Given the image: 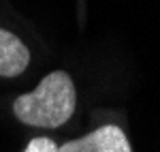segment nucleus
I'll return each mask as SVG.
<instances>
[{
    "mask_svg": "<svg viewBox=\"0 0 160 152\" xmlns=\"http://www.w3.org/2000/svg\"><path fill=\"white\" fill-rule=\"evenodd\" d=\"M75 86L68 73L53 71L37 86V90L19 94L13 103L15 116L30 127H62L75 112Z\"/></svg>",
    "mask_w": 160,
    "mask_h": 152,
    "instance_id": "1",
    "label": "nucleus"
},
{
    "mask_svg": "<svg viewBox=\"0 0 160 152\" xmlns=\"http://www.w3.org/2000/svg\"><path fill=\"white\" fill-rule=\"evenodd\" d=\"M58 152H132L130 144L126 139L120 127H100L92 133H88L81 139L66 141L64 146H58Z\"/></svg>",
    "mask_w": 160,
    "mask_h": 152,
    "instance_id": "2",
    "label": "nucleus"
},
{
    "mask_svg": "<svg viewBox=\"0 0 160 152\" xmlns=\"http://www.w3.org/2000/svg\"><path fill=\"white\" fill-rule=\"evenodd\" d=\"M30 62V51L19 37L0 28V77H17Z\"/></svg>",
    "mask_w": 160,
    "mask_h": 152,
    "instance_id": "3",
    "label": "nucleus"
},
{
    "mask_svg": "<svg viewBox=\"0 0 160 152\" xmlns=\"http://www.w3.org/2000/svg\"><path fill=\"white\" fill-rule=\"evenodd\" d=\"M24 152H58V144L49 137H34Z\"/></svg>",
    "mask_w": 160,
    "mask_h": 152,
    "instance_id": "4",
    "label": "nucleus"
}]
</instances>
